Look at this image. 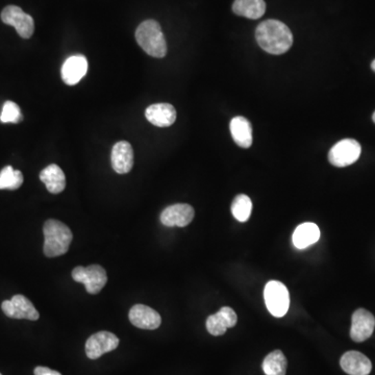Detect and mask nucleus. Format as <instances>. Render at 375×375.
I'll return each instance as SVG.
<instances>
[{
  "mask_svg": "<svg viewBox=\"0 0 375 375\" xmlns=\"http://www.w3.org/2000/svg\"><path fill=\"white\" fill-rule=\"evenodd\" d=\"M255 39L261 50L277 56L286 54L293 44L291 30L279 20H266L259 24L255 30Z\"/></svg>",
  "mask_w": 375,
  "mask_h": 375,
  "instance_id": "1",
  "label": "nucleus"
},
{
  "mask_svg": "<svg viewBox=\"0 0 375 375\" xmlns=\"http://www.w3.org/2000/svg\"><path fill=\"white\" fill-rule=\"evenodd\" d=\"M136 40L140 47L153 58H162L167 54V43L159 22L146 20L138 26Z\"/></svg>",
  "mask_w": 375,
  "mask_h": 375,
  "instance_id": "2",
  "label": "nucleus"
},
{
  "mask_svg": "<svg viewBox=\"0 0 375 375\" xmlns=\"http://www.w3.org/2000/svg\"><path fill=\"white\" fill-rule=\"evenodd\" d=\"M44 255L48 257H60L68 251L72 242L73 235L70 228L64 223L50 219L43 226Z\"/></svg>",
  "mask_w": 375,
  "mask_h": 375,
  "instance_id": "3",
  "label": "nucleus"
},
{
  "mask_svg": "<svg viewBox=\"0 0 375 375\" xmlns=\"http://www.w3.org/2000/svg\"><path fill=\"white\" fill-rule=\"evenodd\" d=\"M265 303L271 315L281 318L290 307V295L287 287L281 281H271L264 290Z\"/></svg>",
  "mask_w": 375,
  "mask_h": 375,
  "instance_id": "4",
  "label": "nucleus"
},
{
  "mask_svg": "<svg viewBox=\"0 0 375 375\" xmlns=\"http://www.w3.org/2000/svg\"><path fill=\"white\" fill-rule=\"evenodd\" d=\"M362 153L360 143L354 139H344L332 146L328 161L334 167H347L358 161Z\"/></svg>",
  "mask_w": 375,
  "mask_h": 375,
  "instance_id": "5",
  "label": "nucleus"
},
{
  "mask_svg": "<svg viewBox=\"0 0 375 375\" xmlns=\"http://www.w3.org/2000/svg\"><path fill=\"white\" fill-rule=\"evenodd\" d=\"M72 279L84 283L89 294H97L107 283V275L103 267L91 265L89 267H75L72 270Z\"/></svg>",
  "mask_w": 375,
  "mask_h": 375,
  "instance_id": "6",
  "label": "nucleus"
},
{
  "mask_svg": "<svg viewBox=\"0 0 375 375\" xmlns=\"http://www.w3.org/2000/svg\"><path fill=\"white\" fill-rule=\"evenodd\" d=\"M1 20L8 25L14 26L23 39H30L34 32V22L32 16L24 13L21 8L8 6L1 12Z\"/></svg>",
  "mask_w": 375,
  "mask_h": 375,
  "instance_id": "7",
  "label": "nucleus"
},
{
  "mask_svg": "<svg viewBox=\"0 0 375 375\" xmlns=\"http://www.w3.org/2000/svg\"><path fill=\"white\" fill-rule=\"evenodd\" d=\"M3 313L9 318L14 319H28L36 321L39 319V312L36 311L30 300L25 296L15 295L11 300H5L1 303Z\"/></svg>",
  "mask_w": 375,
  "mask_h": 375,
  "instance_id": "8",
  "label": "nucleus"
},
{
  "mask_svg": "<svg viewBox=\"0 0 375 375\" xmlns=\"http://www.w3.org/2000/svg\"><path fill=\"white\" fill-rule=\"evenodd\" d=\"M119 345V339L109 332H98L87 340L86 354L91 360H96L107 352H113Z\"/></svg>",
  "mask_w": 375,
  "mask_h": 375,
  "instance_id": "9",
  "label": "nucleus"
},
{
  "mask_svg": "<svg viewBox=\"0 0 375 375\" xmlns=\"http://www.w3.org/2000/svg\"><path fill=\"white\" fill-rule=\"evenodd\" d=\"M375 328V317L365 309H358L354 312L352 318L350 338L354 342L366 341L372 336Z\"/></svg>",
  "mask_w": 375,
  "mask_h": 375,
  "instance_id": "10",
  "label": "nucleus"
},
{
  "mask_svg": "<svg viewBox=\"0 0 375 375\" xmlns=\"http://www.w3.org/2000/svg\"><path fill=\"white\" fill-rule=\"evenodd\" d=\"M194 208L190 204H176L168 206L161 214V222L168 228H184L194 219Z\"/></svg>",
  "mask_w": 375,
  "mask_h": 375,
  "instance_id": "11",
  "label": "nucleus"
},
{
  "mask_svg": "<svg viewBox=\"0 0 375 375\" xmlns=\"http://www.w3.org/2000/svg\"><path fill=\"white\" fill-rule=\"evenodd\" d=\"M88 71V61L86 56H72L67 58L63 64L62 80L68 86L78 84L86 76Z\"/></svg>",
  "mask_w": 375,
  "mask_h": 375,
  "instance_id": "12",
  "label": "nucleus"
},
{
  "mask_svg": "<svg viewBox=\"0 0 375 375\" xmlns=\"http://www.w3.org/2000/svg\"><path fill=\"white\" fill-rule=\"evenodd\" d=\"M129 321L141 330H157L162 323L160 314L151 308L144 305H136L129 311Z\"/></svg>",
  "mask_w": 375,
  "mask_h": 375,
  "instance_id": "13",
  "label": "nucleus"
},
{
  "mask_svg": "<svg viewBox=\"0 0 375 375\" xmlns=\"http://www.w3.org/2000/svg\"><path fill=\"white\" fill-rule=\"evenodd\" d=\"M238 322L236 312L228 307L221 308L220 311L206 319V330L212 336H222L228 328H234Z\"/></svg>",
  "mask_w": 375,
  "mask_h": 375,
  "instance_id": "14",
  "label": "nucleus"
},
{
  "mask_svg": "<svg viewBox=\"0 0 375 375\" xmlns=\"http://www.w3.org/2000/svg\"><path fill=\"white\" fill-rule=\"evenodd\" d=\"M111 167L118 174L129 173L133 166V150L131 144L120 141L111 149Z\"/></svg>",
  "mask_w": 375,
  "mask_h": 375,
  "instance_id": "15",
  "label": "nucleus"
},
{
  "mask_svg": "<svg viewBox=\"0 0 375 375\" xmlns=\"http://www.w3.org/2000/svg\"><path fill=\"white\" fill-rule=\"evenodd\" d=\"M340 365L344 372L350 375H369L372 370L371 361L362 352H345L340 360Z\"/></svg>",
  "mask_w": 375,
  "mask_h": 375,
  "instance_id": "16",
  "label": "nucleus"
},
{
  "mask_svg": "<svg viewBox=\"0 0 375 375\" xmlns=\"http://www.w3.org/2000/svg\"><path fill=\"white\" fill-rule=\"evenodd\" d=\"M145 117L156 127H168L175 122L176 111L169 103H156L146 109Z\"/></svg>",
  "mask_w": 375,
  "mask_h": 375,
  "instance_id": "17",
  "label": "nucleus"
},
{
  "mask_svg": "<svg viewBox=\"0 0 375 375\" xmlns=\"http://www.w3.org/2000/svg\"><path fill=\"white\" fill-rule=\"evenodd\" d=\"M320 238V230L315 223L307 222L298 225L292 241L297 249H305L315 244Z\"/></svg>",
  "mask_w": 375,
  "mask_h": 375,
  "instance_id": "18",
  "label": "nucleus"
},
{
  "mask_svg": "<svg viewBox=\"0 0 375 375\" xmlns=\"http://www.w3.org/2000/svg\"><path fill=\"white\" fill-rule=\"evenodd\" d=\"M230 129L237 145L242 148H249L253 145V127L245 117L237 116L233 118Z\"/></svg>",
  "mask_w": 375,
  "mask_h": 375,
  "instance_id": "19",
  "label": "nucleus"
},
{
  "mask_svg": "<svg viewBox=\"0 0 375 375\" xmlns=\"http://www.w3.org/2000/svg\"><path fill=\"white\" fill-rule=\"evenodd\" d=\"M40 180L45 184L48 191L52 194H60L66 188V178L64 172L56 164L47 166L40 173Z\"/></svg>",
  "mask_w": 375,
  "mask_h": 375,
  "instance_id": "20",
  "label": "nucleus"
},
{
  "mask_svg": "<svg viewBox=\"0 0 375 375\" xmlns=\"http://www.w3.org/2000/svg\"><path fill=\"white\" fill-rule=\"evenodd\" d=\"M233 11L242 17L259 19L266 12V3L264 0H235Z\"/></svg>",
  "mask_w": 375,
  "mask_h": 375,
  "instance_id": "21",
  "label": "nucleus"
},
{
  "mask_svg": "<svg viewBox=\"0 0 375 375\" xmlns=\"http://www.w3.org/2000/svg\"><path fill=\"white\" fill-rule=\"evenodd\" d=\"M261 367L266 375H286L288 361L281 350H275L264 358Z\"/></svg>",
  "mask_w": 375,
  "mask_h": 375,
  "instance_id": "22",
  "label": "nucleus"
},
{
  "mask_svg": "<svg viewBox=\"0 0 375 375\" xmlns=\"http://www.w3.org/2000/svg\"><path fill=\"white\" fill-rule=\"evenodd\" d=\"M23 184V175L19 170L7 166L0 171V190H17Z\"/></svg>",
  "mask_w": 375,
  "mask_h": 375,
  "instance_id": "23",
  "label": "nucleus"
},
{
  "mask_svg": "<svg viewBox=\"0 0 375 375\" xmlns=\"http://www.w3.org/2000/svg\"><path fill=\"white\" fill-rule=\"evenodd\" d=\"M253 212V202L245 194L236 196L232 204V213L240 222H246Z\"/></svg>",
  "mask_w": 375,
  "mask_h": 375,
  "instance_id": "24",
  "label": "nucleus"
},
{
  "mask_svg": "<svg viewBox=\"0 0 375 375\" xmlns=\"http://www.w3.org/2000/svg\"><path fill=\"white\" fill-rule=\"evenodd\" d=\"M23 116H22L21 109L17 103L13 101H7L3 105L1 115H0V121L3 123H19L21 122Z\"/></svg>",
  "mask_w": 375,
  "mask_h": 375,
  "instance_id": "25",
  "label": "nucleus"
},
{
  "mask_svg": "<svg viewBox=\"0 0 375 375\" xmlns=\"http://www.w3.org/2000/svg\"><path fill=\"white\" fill-rule=\"evenodd\" d=\"M34 375H62L58 371L52 370L47 367H36L34 370Z\"/></svg>",
  "mask_w": 375,
  "mask_h": 375,
  "instance_id": "26",
  "label": "nucleus"
},
{
  "mask_svg": "<svg viewBox=\"0 0 375 375\" xmlns=\"http://www.w3.org/2000/svg\"><path fill=\"white\" fill-rule=\"evenodd\" d=\"M371 68H372V70L375 72V60L373 61L372 63H371Z\"/></svg>",
  "mask_w": 375,
  "mask_h": 375,
  "instance_id": "27",
  "label": "nucleus"
},
{
  "mask_svg": "<svg viewBox=\"0 0 375 375\" xmlns=\"http://www.w3.org/2000/svg\"><path fill=\"white\" fill-rule=\"evenodd\" d=\"M372 119H373V122L375 123V111H374V113H373Z\"/></svg>",
  "mask_w": 375,
  "mask_h": 375,
  "instance_id": "28",
  "label": "nucleus"
},
{
  "mask_svg": "<svg viewBox=\"0 0 375 375\" xmlns=\"http://www.w3.org/2000/svg\"><path fill=\"white\" fill-rule=\"evenodd\" d=\"M0 375H3V374H1V373H0Z\"/></svg>",
  "mask_w": 375,
  "mask_h": 375,
  "instance_id": "29",
  "label": "nucleus"
}]
</instances>
